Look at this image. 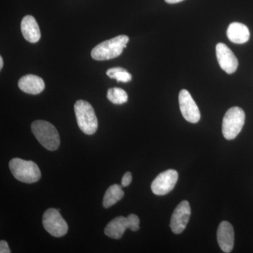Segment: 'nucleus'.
<instances>
[{"mask_svg":"<svg viewBox=\"0 0 253 253\" xmlns=\"http://www.w3.org/2000/svg\"><path fill=\"white\" fill-rule=\"evenodd\" d=\"M129 42L126 36H118L100 43L91 51V57L96 61H105L118 57L123 53Z\"/></svg>","mask_w":253,"mask_h":253,"instance_id":"f257e3e1","label":"nucleus"},{"mask_svg":"<svg viewBox=\"0 0 253 253\" xmlns=\"http://www.w3.org/2000/svg\"><path fill=\"white\" fill-rule=\"evenodd\" d=\"M33 134L42 146L49 151H54L60 146V136L56 127L44 121H36L31 125Z\"/></svg>","mask_w":253,"mask_h":253,"instance_id":"f03ea898","label":"nucleus"},{"mask_svg":"<svg viewBox=\"0 0 253 253\" xmlns=\"http://www.w3.org/2000/svg\"><path fill=\"white\" fill-rule=\"evenodd\" d=\"M9 168L14 177L21 182L33 184L41 179V169L33 161L14 158L10 161Z\"/></svg>","mask_w":253,"mask_h":253,"instance_id":"7ed1b4c3","label":"nucleus"},{"mask_svg":"<svg viewBox=\"0 0 253 253\" xmlns=\"http://www.w3.org/2000/svg\"><path fill=\"white\" fill-rule=\"evenodd\" d=\"M74 109L82 131L88 135L94 134L97 130L98 120L91 105L87 101L79 100L75 104Z\"/></svg>","mask_w":253,"mask_h":253,"instance_id":"20e7f679","label":"nucleus"},{"mask_svg":"<svg viewBox=\"0 0 253 253\" xmlns=\"http://www.w3.org/2000/svg\"><path fill=\"white\" fill-rule=\"evenodd\" d=\"M246 121V114L241 108H231L226 111L222 121V134L227 140H232L242 130Z\"/></svg>","mask_w":253,"mask_h":253,"instance_id":"39448f33","label":"nucleus"},{"mask_svg":"<svg viewBox=\"0 0 253 253\" xmlns=\"http://www.w3.org/2000/svg\"><path fill=\"white\" fill-rule=\"evenodd\" d=\"M127 229L132 231L139 230V219L136 214H129L127 217L120 216L115 218L105 228L104 233L111 239H120Z\"/></svg>","mask_w":253,"mask_h":253,"instance_id":"423d86ee","label":"nucleus"},{"mask_svg":"<svg viewBox=\"0 0 253 253\" xmlns=\"http://www.w3.org/2000/svg\"><path fill=\"white\" fill-rule=\"evenodd\" d=\"M42 224L44 229L54 237H62L67 234L68 226L58 210L49 208L43 214Z\"/></svg>","mask_w":253,"mask_h":253,"instance_id":"0eeeda50","label":"nucleus"},{"mask_svg":"<svg viewBox=\"0 0 253 253\" xmlns=\"http://www.w3.org/2000/svg\"><path fill=\"white\" fill-rule=\"evenodd\" d=\"M177 181V172L174 169H168L156 176L151 184V190L157 196H164L172 191Z\"/></svg>","mask_w":253,"mask_h":253,"instance_id":"6e6552de","label":"nucleus"},{"mask_svg":"<svg viewBox=\"0 0 253 253\" xmlns=\"http://www.w3.org/2000/svg\"><path fill=\"white\" fill-rule=\"evenodd\" d=\"M179 102L181 113L184 119L191 123L199 122L201 119V113L197 104L193 99L189 91L186 89L180 91L179 94Z\"/></svg>","mask_w":253,"mask_h":253,"instance_id":"1a4fd4ad","label":"nucleus"},{"mask_svg":"<svg viewBox=\"0 0 253 253\" xmlns=\"http://www.w3.org/2000/svg\"><path fill=\"white\" fill-rule=\"evenodd\" d=\"M190 216L191 208L189 203L186 201H181L174 209L171 217L170 228L174 234H179L185 230Z\"/></svg>","mask_w":253,"mask_h":253,"instance_id":"9d476101","label":"nucleus"},{"mask_svg":"<svg viewBox=\"0 0 253 253\" xmlns=\"http://www.w3.org/2000/svg\"><path fill=\"white\" fill-rule=\"evenodd\" d=\"M216 55L219 66L227 74L235 73L239 61L232 51L224 43H218L216 46Z\"/></svg>","mask_w":253,"mask_h":253,"instance_id":"9b49d317","label":"nucleus"},{"mask_svg":"<svg viewBox=\"0 0 253 253\" xmlns=\"http://www.w3.org/2000/svg\"><path fill=\"white\" fill-rule=\"evenodd\" d=\"M217 238L221 251L226 253H231L234 245V231L230 223L221 221L218 227Z\"/></svg>","mask_w":253,"mask_h":253,"instance_id":"f8f14e48","label":"nucleus"},{"mask_svg":"<svg viewBox=\"0 0 253 253\" xmlns=\"http://www.w3.org/2000/svg\"><path fill=\"white\" fill-rule=\"evenodd\" d=\"M21 28L23 38L29 42H38L41 40V29L33 16H25L21 21Z\"/></svg>","mask_w":253,"mask_h":253,"instance_id":"ddd939ff","label":"nucleus"},{"mask_svg":"<svg viewBox=\"0 0 253 253\" xmlns=\"http://www.w3.org/2000/svg\"><path fill=\"white\" fill-rule=\"evenodd\" d=\"M18 87L23 92L36 95L44 90L45 84L41 78L35 75H27L19 80Z\"/></svg>","mask_w":253,"mask_h":253,"instance_id":"4468645a","label":"nucleus"},{"mask_svg":"<svg viewBox=\"0 0 253 253\" xmlns=\"http://www.w3.org/2000/svg\"><path fill=\"white\" fill-rule=\"evenodd\" d=\"M228 38L231 42L235 44H244L249 41L250 31L249 28L243 23H231L226 31Z\"/></svg>","mask_w":253,"mask_h":253,"instance_id":"2eb2a0df","label":"nucleus"},{"mask_svg":"<svg viewBox=\"0 0 253 253\" xmlns=\"http://www.w3.org/2000/svg\"><path fill=\"white\" fill-rule=\"evenodd\" d=\"M124 191H123L121 186L118 184H113L110 186L106 191L104 196L103 205L105 208H109L121 201L124 196Z\"/></svg>","mask_w":253,"mask_h":253,"instance_id":"dca6fc26","label":"nucleus"},{"mask_svg":"<svg viewBox=\"0 0 253 253\" xmlns=\"http://www.w3.org/2000/svg\"><path fill=\"white\" fill-rule=\"evenodd\" d=\"M107 98L114 104H123L128 101V95L124 89L121 88H111L108 90Z\"/></svg>","mask_w":253,"mask_h":253,"instance_id":"f3484780","label":"nucleus"},{"mask_svg":"<svg viewBox=\"0 0 253 253\" xmlns=\"http://www.w3.org/2000/svg\"><path fill=\"white\" fill-rule=\"evenodd\" d=\"M106 75L111 79H116L121 83H128L132 79L130 73H128L125 68L121 67L110 68L106 71Z\"/></svg>","mask_w":253,"mask_h":253,"instance_id":"a211bd4d","label":"nucleus"},{"mask_svg":"<svg viewBox=\"0 0 253 253\" xmlns=\"http://www.w3.org/2000/svg\"><path fill=\"white\" fill-rule=\"evenodd\" d=\"M131 180H132V176H131V173L129 172H126L123 176L121 184H122L123 187H126V186L130 184Z\"/></svg>","mask_w":253,"mask_h":253,"instance_id":"6ab92c4d","label":"nucleus"},{"mask_svg":"<svg viewBox=\"0 0 253 253\" xmlns=\"http://www.w3.org/2000/svg\"><path fill=\"white\" fill-rule=\"evenodd\" d=\"M0 253H11V251H10L9 248V245H8L7 242L5 241H0Z\"/></svg>","mask_w":253,"mask_h":253,"instance_id":"aec40b11","label":"nucleus"},{"mask_svg":"<svg viewBox=\"0 0 253 253\" xmlns=\"http://www.w3.org/2000/svg\"><path fill=\"white\" fill-rule=\"evenodd\" d=\"M168 4H176V3L181 2L184 0H165Z\"/></svg>","mask_w":253,"mask_h":253,"instance_id":"412c9836","label":"nucleus"},{"mask_svg":"<svg viewBox=\"0 0 253 253\" xmlns=\"http://www.w3.org/2000/svg\"><path fill=\"white\" fill-rule=\"evenodd\" d=\"M3 64H4V62H3V58L1 56H0V70L2 69Z\"/></svg>","mask_w":253,"mask_h":253,"instance_id":"4be33fe9","label":"nucleus"}]
</instances>
